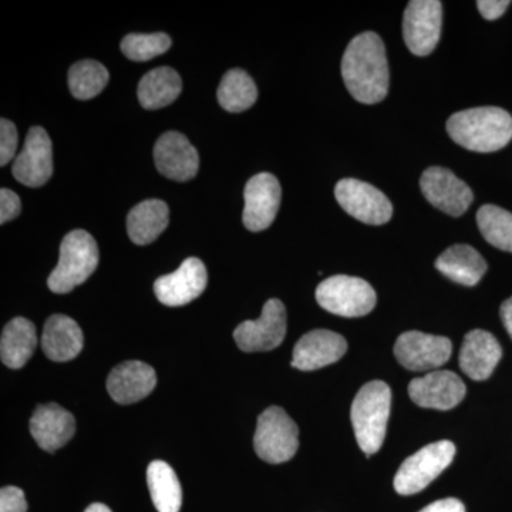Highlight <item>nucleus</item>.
<instances>
[{
	"label": "nucleus",
	"instance_id": "1",
	"mask_svg": "<svg viewBox=\"0 0 512 512\" xmlns=\"http://www.w3.org/2000/svg\"><path fill=\"white\" fill-rule=\"evenodd\" d=\"M342 76L353 99L376 104L389 92V64L383 40L375 32H365L349 43L342 59Z\"/></svg>",
	"mask_w": 512,
	"mask_h": 512
},
{
	"label": "nucleus",
	"instance_id": "2",
	"mask_svg": "<svg viewBox=\"0 0 512 512\" xmlns=\"http://www.w3.org/2000/svg\"><path fill=\"white\" fill-rule=\"evenodd\" d=\"M454 143L474 153H494L512 140V117L500 107L458 111L447 121Z\"/></svg>",
	"mask_w": 512,
	"mask_h": 512
},
{
	"label": "nucleus",
	"instance_id": "3",
	"mask_svg": "<svg viewBox=\"0 0 512 512\" xmlns=\"http://www.w3.org/2000/svg\"><path fill=\"white\" fill-rule=\"evenodd\" d=\"M392 407V390L380 380L366 383L353 400L350 410L353 430L366 457L377 453L386 437L387 420Z\"/></svg>",
	"mask_w": 512,
	"mask_h": 512
},
{
	"label": "nucleus",
	"instance_id": "4",
	"mask_svg": "<svg viewBox=\"0 0 512 512\" xmlns=\"http://www.w3.org/2000/svg\"><path fill=\"white\" fill-rule=\"evenodd\" d=\"M99 265V247L92 235L83 229L69 232L60 245L59 264L49 276L50 291L69 293L82 285Z\"/></svg>",
	"mask_w": 512,
	"mask_h": 512
},
{
	"label": "nucleus",
	"instance_id": "5",
	"mask_svg": "<svg viewBox=\"0 0 512 512\" xmlns=\"http://www.w3.org/2000/svg\"><path fill=\"white\" fill-rule=\"evenodd\" d=\"M316 301L325 311L343 318H360L375 309L376 292L365 279L335 275L320 282Z\"/></svg>",
	"mask_w": 512,
	"mask_h": 512
},
{
	"label": "nucleus",
	"instance_id": "6",
	"mask_svg": "<svg viewBox=\"0 0 512 512\" xmlns=\"http://www.w3.org/2000/svg\"><path fill=\"white\" fill-rule=\"evenodd\" d=\"M254 447L258 457L266 463H286L299 448L298 426L281 407H269L259 416Z\"/></svg>",
	"mask_w": 512,
	"mask_h": 512
},
{
	"label": "nucleus",
	"instance_id": "7",
	"mask_svg": "<svg viewBox=\"0 0 512 512\" xmlns=\"http://www.w3.org/2000/svg\"><path fill=\"white\" fill-rule=\"evenodd\" d=\"M454 456L456 446L447 440L421 448L403 461L394 477V490L400 495L420 493L450 466Z\"/></svg>",
	"mask_w": 512,
	"mask_h": 512
},
{
	"label": "nucleus",
	"instance_id": "8",
	"mask_svg": "<svg viewBox=\"0 0 512 512\" xmlns=\"http://www.w3.org/2000/svg\"><path fill=\"white\" fill-rule=\"evenodd\" d=\"M336 200L350 217L369 225H383L393 215V205L382 191L355 178L336 184Z\"/></svg>",
	"mask_w": 512,
	"mask_h": 512
},
{
	"label": "nucleus",
	"instance_id": "9",
	"mask_svg": "<svg viewBox=\"0 0 512 512\" xmlns=\"http://www.w3.org/2000/svg\"><path fill=\"white\" fill-rule=\"evenodd\" d=\"M443 3L439 0H412L404 10L403 36L410 52L429 56L439 45Z\"/></svg>",
	"mask_w": 512,
	"mask_h": 512
},
{
	"label": "nucleus",
	"instance_id": "10",
	"mask_svg": "<svg viewBox=\"0 0 512 512\" xmlns=\"http://www.w3.org/2000/svg\"><path fill=\"white\" fill-rule=\"evenodd\" d=\"M286 335V309L279 299H269L262 309L261 318L245 320L235 329L234 339L242 352H269L284 342Z\"/></svg>",
	"mask_w": 512,
	"mask_h": 512
},
{
	"label": "nucleus",
	"instance_id": "11",
	"mask_svg": "<svg viewBox=\"0 0 512 512\" xmlns=\"http://www.w3.org/2000/svg\"><path fill=\"white\" fill-rule=\"evenodd\" d=\"M453 353V343L444 336L410 330L403 333L394 345V356L400 365L412 372H429L446 365Z\"/></svg>",
	"mask_w": 512,
	"mask_h": 512
},
{
	"label": "nucleus",
	"instance_id": "12",
	"mask_svg": "<svg viewBox=\"0 0 512 512\" xmlns=\"http://www.w3.org/2000/svg\"><path fill=\"white\" fill-rule=\"evenodd\" d=\"M420 187L424 197L433 207L451 217L466 214L473 204L474 195L471 188L447 168H427L421 175Z\"/></svg>",
	"mask_w": 512,
	"mask_h": 512
},
{
	"label": "nucleus",
	"instance_id": "13",
	"mask_svg": "<svg viewBox=\"0 0 512 512\" xmlns=\"http://www.w3.org/2000/svg\"><path fill=\"white\" fill-rule=\"evenodd\" d=\"M282 190L278 178L269 173L256 174L245 185V228L252 232L271 227L281 207Z\"/></svg>",
	"mask_w": 512,
	"mask_h": 512
},
{
	"label": "nucleus",
	"instance_id": "14",
	"mask_svg": "<svg viewBox=\"0 0 512 512\" xmlns=\"http://www.w3.org/2000/svg\"><path fill=\"white\" fill-rule=\"evenodd\" d=\"M13 177L20 184L37 188L45 185L53 174V146L43 127H32L26 143L12 168Z\"/></svg>",
	"mask_w": 512,
	"mask_h": 512
},
{
	"label": "nucleus",
	"instance_id": "15",
	"mask_svg": "<svg viewBox=\"0 0 512 512\" xmlns=\"http://www.w3.org/2000/svg\"><path fill=\"white\" fill-rule=\"evenodd\" d=\"M409 396L424 409L450 410L463 402L466 384L450 370H434L410 382Z\"/></svg>",
	"mask_w": 512,
	"mask_h": 512
},
{
	"label": "nucleus",
	"instance_id": "16",
	"mask_svg": "<svg viewBox=\"0 0 512 512\" xmlns=\"http://www.w3.org/2000/svg\"><path fill=\"white\" fill-rule=\"evenodd\" d=\"M207 282L204 262L198 258H188L173 274L160 276L154 284V292L158 301L165 306H184L202 295Z\"/></svg>",
	"mask_w": 512,
	"mask_h": 512
},
{
	"label": "nucleus",
	"instance_id": "17",
	"mask_svg": "<svg viewBox=\"0 0 512 512\" xmlns=\"http://www.w3.org/2000/svg\"><path fill=\"white\" fill-rule=\"evenodd\" d=\"M157 170L170 180H192L200 168V154L184 134L168 131L154 147Z\"/></svg>",
	"mask_w": 512,
	"mask_h": 512
},
{
	"label": "nucleus",
	"instance_id": "18",
	"mask_svg": "<svg viewBox=\"0 0 512 512\" xmlns=\"http://www.w3.org/2000/svg\"><path fill=\"white\" fill-rule=\"evenodd\" d=\"M348 352V342L339 333L318 329L306 333L293 349L292 367L311 372L342 359Z\"/></svg>",
	"mask_w": 512,
	"mask_h": 512
},
{
	"label": "nucleus",
	"instance_id": "19",
	"mask_svg": "<svg viewBox=\"0 0 512 512\" xmlns=\"http://www.w3.org/2000/svg\"><path fill=\"white\" fill-rule=\"evenodd\" d=\"M30 433L37 446L47 453H55L72 440L76 433V420L59 404H42L36 407L30 419Z\"/></svg>",
	"mask_w": 512,
	"mask_h": 512
},
{
	"label": "nucleus",
	"instance_id": "20",
	"mask_svg": "<svg viewBox=\"0 0 512 512\" xmlns=\"http://www.w3.org/2000/svg\"><path fill=\"white\" fill-rule=\"evenodd\" d=\"M156 384L153 367L138 360H128L111 370L107 390L114 402L131 404L146 399L156 389Z\"/></svg>",
	"mask_w": 512,
	"mask_h": 512
},
{
	"label": "nucleus",
	"instance_id": "21",
	"mask_svg": "<svg viewBox=\"0 0 512 512\" xmlns=\"http://www.w3.org/2000/svg\"><path fill=\"white\" fill-rule=\"evenodd\" d=\"M503 356L498 340L485 330H471L460 350V367L470 379L483 382L493 375Z\"/></svg>",
	"mask_w": 512,
	"mask_h": 512
},
{
	"label": "nucleus",
	"instance_id": "22",
	"mask_svg": "<svg viewBox=\"0 0 512 512\" xmlns=\"http://www.w3.org/2000/svg\"><path fill=\"white\" fill-rule=\"evenodd\" d=\"M84 345L82 329L66 315L47 319L42 335V349L53 362H69L79 356Z\"/></svg>",
	"mask_w": 512,
	"mask_h": 512
},
{
	"label": "nucleus",
	"instance_id": "23",
	"mask_svg": "<svg viewBox=\"0 0 512 512\" xmlns=\"http://www.w3.org/2000/svg\"><path fill=\"white\" fill-rule=\"evenodd\" d=\"M436 268L457 284L474 286L487 272V262L477 249L470 245L458 244L446 249L437 258Z\"/></svg>",
	"mask_w": 512,
	"mask_h": 512
},
{
	"label": "nucleus",
	"instance_id": "24",
	"mask_svg": "<svg viewBox=\"0 0 512 512\" xmlns=\"http://www.w3.org/2000/svg\"><path fill=\"white\" fill-rule=\"evenodd\" d=\"M170 211L161 200H147L137 204L127 217L128 237L136 245H148L156 241L168 227Z\"/></svg>",
	"mask_w": 512,
	"mask_h": 512
},
{
	"label": "nucleus",
	"instance_id": "25",
	"mask_svg": "<svg viewBox=\"0 0 512 512\" xmlns=\"http://www.w3.org/2000/svg\"><path fill=\"white\" fill-rule=\"evenodd\" d=\"M37 348L36 326L26 318L10 320L0 339V356L3 365L20 369L29 362Z\"/></svg>",
	"mask_w": 512,
	"mask_h": 512
},
{
	"label": "nucleus",
	"instance_id": "26",
	"mask_svg": "<svg viewBox=\"0 0 512 512\" xmlns=\"http://www.w3.org/2000/svg\"><path fill=\"white\" fill-rule=\"evenodd\" d=\"M183 90L180 74L171 67L148 72L138 84V100L147 110L163 109L178 99Z\"/></svg>",
	"mask_w": 512,
	"mask_h": 512
},
{
	"label": "nucleus",
	"instance_id": "27",
	"mask_svg": "<svg viewBox=\"0 0 512 512\" xmlns=\"http://www.w3.org/2000/svg\"><path fill=\"white\" fill-rule=\"evenodd\" d=\"M147 484L158 512H180L183 490L173 467L153 461L147 468Z\"/></svg>",
	"mask_w": 512,
	"mask_h": 512
},
{
	"label": "nucleus",
	"instance_id": "28",
	"mask_svg": "<svg viewBox=\"0 0 512 512\" xmlns=\"http://www.w3.org/2000/svg\"><path fill=\"white\" fill-rule=\"evenodd\" d=\"M258 100V89L252 77L241 69H232L222 77L218 87V101L229 113L251 109Z\"/></svg>",
	"mask_w": 512,
	"mask_h": 512
},
{
	"label": "nucleus",
	"instance_id": "29",
	"mask_svg": "<svg viewBox=\"0 0 512 512\" xmlns=\"http://www.w3.org/2000/svg\"><path fill=\"white\" fill-rule=\"evenodd\" d=\"M69 87L79 100H90L103 92L110 80L109 70L96 60H82L69 70Z\"/></svg>",
	"mask_w": 512,
	"mask_h": 512
},
{
	"label": "nucleus",
	"instance_id": "30",
	"mask_svg": "<svg viewBox=\"0 0 512 512\" xmlns=\"http://www.w3.org/2000/svg\"><path fill=\"white\" fill-rule=\"evenodd\" d=\"M477 224L488 244L512 252V214L497 205H483L477 212Z\"/></svg>",
	"mask_w": 512,
	"mask_h": 512
},
{
	"label": "nucleus",
	"instance_id": "31",
	"mask_svg": "<svg viewBox=\"0 0 512 512\" xmlns=\"http://www.w3.org/2000/svg\"><path fill=\"white\" fill-rule=\"evenodd\" d=\"M171 47V37L165 33H131L121 42V52L133 62H147L164 55Z\"/></svg>",
	"mask_w": 512,
	"mask_h": 512
},
{
	"label": "nucleus",
	"instance_id": "32",
	"mask_svg": "<svg viewBox=\"0 0 512 512\" xmlns=\"http://www.w3.org/2000/svg\"><path fill=\"white\" fill-rule=\"evenodd\" d=\"M18 130L10 120H0V165L5 167L16 156L18 150Z\"/></svg>",
	"mask_w": 512,
	"mask_h": 512
},
{
	"label": "nucleus",
	"instance_id": "33",
	"mask_svg": "<svg viewBox=\"0 0 512 512\" xmlns=\"http://www.w3.org/2000/svg\"><path fill=\"white\" fill-rule=\"evenodd\" d=\"M25 493L18 487H3L0 491V512H26Z\"/></svg>",
	"mask_w": 512,
	"mask_h": 512
},
{
	"label": "nucleus",
	"instance_id": "34",
	"mask_svg": "<svg viewBox=\"0 0 512 512\" xmlns=\"http://www.w3.org/2000/svg\"><path fill=\"white\" fill-rule=\"evenodd\" d=\"M20 210H22V202L19 195L9 188H2L0 190V224H6L18 217Z\"/></svg>",
	"mask_w": 512,
	"mask_h": 512
},
{
	"label": "nucleus",
	"instance_id": "35",
	"mask_svg": "<svg viewBox=\"0 0 512 512\" xmlns=\"http://www.w3.org/2000/svg\"><path fill=\"white\" fill-rule=\"evenodd\" d=\"M511 2L508 0H478L477 8L484 19L495 20L504 15Z\"/></svg>",
	"mask_w": 512,
	"mask_h": 512
},
{
	"label": "nucleus",
	"instance_id": "36",
	"mask_svg": "<svg viewBox=\"0 0 512 512\" xmlns=\"http://www.w3.org/2000/svg\"><path fill=\"white\" fill-rule=\"evenodd\" d=\"M420 512H466V507L457 498H444V500L427 505Z\"/></svg>",
	"mask_w": 512,
	"mask_h": 512
},
{
	"label": "nucleus",
	"instance_id": "37",
	"mask_svg": "<svg viewBox=\"0 0 512 512\" xmlns=\"http://www.w3.org/2000/svg\"><path fill=\"white\" fill-rule=\"evenodd\" d=\"M500 315L501 319H503L505 329H507L508 335H510L512 339V298L507 299V301L501 305Z\"/></svg>",
	"mask_w": 512,
	"mask_h": 512
},
{
	"label": "nucleus",
	"instance_id": "38",
	"mask_svg": "<svg viewBox=\"0 0 512 512\" xmlns=\"http://www.w3.org/2000/svg\"><path fill=\"white\" fill-rule=\"evenodd\" d=\"M84 512H113V511H111L110 508L107 507V505L96 503V504L90 505V507L86 508V511H84Z\"/></svg>",
	"mask_w": 512,
	"mask_h": 512
}]
</instances>
